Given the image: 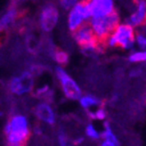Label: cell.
Returning a JSON list of instances; mask_svg holds the SVG:
<instances>
[{
    "label": "cell",
    "instance_id": "6",
    "mask_svg": "<svg viewBox=\"0 0 146 146\" xmlns=\"http://www.w3.org/2000/svg\"><path fill=\"white\" fill-rule=\"evenodd\" d=\"M35 87V76L29 70L12 76L7 84L8 91L15 96L32 94Z\"/></svg>",
    "mask_w": 146,
    "mask_h": 146
},
{
    "label": "cell",
    "instance_id": "21",
    "mask_svg": "<svg viewBox=\"0 0 146 146\" xmlns=\"http://www.w3.org/2000/svg\"><path fill=\"white\" fill-rule=\"evenodd\" d=\"M135 47H137V49L146 50V33L141 29L136 32L135 35Z\"/></svg>",
    "mask_w": 146,
    "mask_h": 146
},
{
    "label": "cell",
    "instance_id": "24",
    "mask_svg": "<svg viewBox=\"0 0 146 146\" xmlns=\"http://www.w3.org/2000/svg\"><path fill=\"white\" fill-rule=\"evenodd\" d=\"M86 141V137L84 135H77L73 140H71L72 145L75 146H81L83 145V143Z\"/></svg>",
    "mask_w": 146,
    "mask_h": 146
},
{
    "label": "cell",
    "instance_id": "3",
    "mask_svg": "<svg viewBox=\"0 0 146 146\" xmlns=\"http://www.w3.org/2000/svg\"><path fill=\"white\" fill-rule=\"evenodd\" d=\"M53 74L64 98L71 101H78L84 92L77 80H75L63 66H55Z\"/></svg>",
    "mask_w": 146,
    "mask_h": 146
},
{
    "label": "cell",
    "instance_id": "12",
    "mask_svg": "<svg viewBox=\"0 0 146 146\" xmlns=\"http://www.w3.org/2000/svg\"><path fill=\"white\" fill-rule=\"evenodd\" d=\"M20 11L17 6H9L0 15V33L11 28L19 19Z\"/></svg>",
    "mask_w": 146,
    "mask_h": 146
},
{
    "label": "cell",
    "instance_id": "14",
    "mask_svg": "<svg viewBox=\"0 0 146 146\" xmlns=\"http://www.w3.org/2000/svg\"><path fill=\"white\" fill-rule=\"evenodd\" d=\"M32 95L38 100H45L51 102L54 98V90L48 83H43L35 87Z\"/></svg>",
    "mask_w": 146,
    "mask_h": 146
},
{
    "label": "cell",
    "instance_id": "5",
    "mask_svg": "<svg viewBox=\"0 0 146 146\" xmlns=\"http://www.w3.org/2000/svg\"><path fill=\"white\" fill-rule=\"evenodd\" d=\"M60 20V9L54 2H47L40 7L37 15V24L44 34L54 31Z\"/></svg>",
    "mask_w": 146,
    "mask_h": 146
},
{
    "label": "cell",
    "instance_id": "10",
    "mask_svg": "<svg viewBox=\"0 0 146 146\" xmlns=\"http://www.w3.org/2000/svg\"><path fill=\"white\" fill-rule=\"evenodd\" d=\"M88 13L92 17H102L117 10L113 0H85Z\"/></svg>",
    "mask_w": 146,
    "mask_h": 146
},
{
    "label": "cell",
    "instance_id": "26",
    "mask_svg": "<svg viewBox=\"0 0 146 146\" xmlns=\"http://www.w3.org/2000/svg\"><path fill=\"white\" fill-rule=\"evenodd\" d=\"M98 146H113L112 144H110L108 141H105L103 139H100L98 141Z\"/></svg>",
    "mask_w": 146,
    "mask_h": 146
},
{
    "label": "cell",
    "instance_id": "13",
    "mask_svg": "<svg viewBox=\"0 0 146 146\" xmlns=\"http://www.w3.org/2000/svg\"><path fill=\"white\" fill-rule=\"evenodd\" d=\"M78 102L81 108L85 110L86 112L102 106L103 104L101 98L93 93H83V95L78 100Z\"/></svg>",
    "mask_w": 146,
    "mask_h": 146
},
{
    "label": "cell",
    "instance_id": "8",
    "mask_svg": "<svg viewBox=\"0 0 146 146\" xmlns=\"http://www.w3.org/2000/svg\"><path fill=\"white\" fill-rule=\"evenodd\" d=\"M89 20H90V15H89L87 8H86L85 1L78 0L77 3L66 12V28L71 33H73L77 29L82 27L83 25L88 24Z\"/></svg>",
    "mask_w": 146,
    "mask_h": 146
},
{
    "label": "cell",
    "instance_id": "22",
    "mask_svg": "<svg viewBox=\"0 0 146 146\" xmlns=\"http://www.w3.org/2000/svg\"><path fill=\"white\" fill-rule=\"evenodd\" d=\"M77 1L78 0H59L57 2V6H58L60 10L68 12L77 3Z\"/></svg>",
    "mask_w": 146,
    "mask_h": 146
},
{
    "label": "cell",
    "instance_id": "20",
    "mask_svg": "<svg viewBox=\"0 0 146 146\" xmlns=\"http://www.w3.org/2000/svg\"><path fill=\"white\" fill-rule=\"evenodd\" d=\"M56 142L58 146H70L71 145V139L68 136V132L63 128L58 129L56 133Z\"/></svg>",
    "mask_w": 146,
    "mask_h": 146
},
{
    "label": "cell",
    "instance_id": "23",
    "mask_svg": "<svg viewBox=\"0 0 146 146\" xmlns=\"http://www.w3.org/2000/svg\"><path fill=\"white\" fill-rule=\"evenodd\" d=\"M143 75V68H140V66H136L134 68L130 70V73H129V76L131 78L133 79H137V78H140L141 76Z\"/></svg>",
    "mask_w": 146,
    "mask_h": 146
},
{
    "label": "cell",
    "instance_id": "11",
    "mask_svg": "<svg viewBox=\"0 0 146 146\" xmlns=\"http://www.w3.org/2000/svg\"><path fill=\"white\" fill-rule=\"evenodd\" d=\"M125 23L132 28L141 29L146 25V0H137L134 2V9L126 17Z\"/></svg>",
    "mask_w": 146,
    "mask_h": 146
},
{
    "label": "cell",
    "instance_id": "7",
    "mask_svg": "<svg viewBox=\"0 0 146 146\" xmlns=\"http://www.w3.org/2000/svg\"><path fill=\"white\" fill-rule=\"evenodd\" d=\"M110 35L115 40L117 47L129 52L134 50L136 35V30L134 28L127 25L125 22H122L117 25Z\"/></svg>",
    "mask_w": 146,
    "mask_h": 146
},
{
    "label": "cell",
    "instance_id": "4",
    "mask_svg": "<svg viewBox=\"0 0 146 146\" xmlns=\"http://www.w3.org/2000/svg\"><path fill=\"white\" fill-rule=\"evenodd\" d=\"M119 23H122L121 15L117 10H115L105 17H92L89 20L88 25L90 26L96 39L99 42H103L113 32Z\"/></svg>",
    "mask_w": 146,
    "mask_h": 146
},
{
    "label": "cell",
    "instance_id": "1",
    "mask_svg": "<svg viewBox=\"0 0 146 146\" xmlns=\"http://www.w3.org/2000/svg\"><path fill=\"white\" fill-rule=\"evenodd\" d=\"M3 134L6 146H25L32 134L29 117L22 112L11 115L3 127Z\"/></svg>",
    "mask_w": 146,
    "mask_h": 146
},
{
    "label": "cell",
    "instance_id": "2",
    "mask_svg": "<svg viewBox=\"0 0 146 146\" xmlns=\"http://www.w3.org/2000/svg\"><path fill=\"white\" fill-rule=\"evenodd\" d=\"M72 37L75 43L81 48L82 52L86 55L99 54L104 48L102 42H99L93 34L90 26L88 24L83 25L72 33Z\"/></svg>",
    "mask_w": 146,
    "mask_h": 146
},
{
    "label": "cell",
    "instance_id": "16",
    "mask_svg": "<svg viewBox=\"0 0 146 146\" xmlns=\"http://www.w3.org/2000/svg\"><path fill=\"white\" fill-rule=\"evenodd\" d=\"M84 136L91 141H99L101 139V131L93 122H89L84 127Z\"/></svg>",
    "mask_w": 146,
    "mask_h": 146
},
{
    "label": "cell",
    "instance_id": "18",
    "mask_svg": "<svg viewBox=\"0 0 146 146\" xmlns=\"http://www.w3.org/2000/svg\"><path fill=\"white\" fill-rule=\"evenodd\" d=\"M128 60L130 63H133V64L146 62V50H141V49L132 50L128 54Z\"/></svg>",
    "mask_w": 146,
    "mask_h": 146
},
{
    "label": "cell",
    "instance_id": "15",
    "mask_svg": "<svg viewBox=\"0 0 146 146\" xmlns=\"http://www.w3.org/2000/svg\"><path fill=\"white\" fill-rule=\"evenodd\" d=\"M101 139H103L105 141H108L113 146H121V141H119V137L115 133L110 123L107 122V121L103 123L102 131H101Z\"/></svg>",
    "mask_w": 146,
    "mask_h": 146
},
{
    "label": "cell",
    "instance_id": "25",
    "mask_svg": "<svg viewBox=\"0 0 146 146\" xmlns=\"http://www.w3.org/2000/svg\"><path fill=\"white\" fill-rule=\"evenodd\" d=\"M33 133H34L36 136H41L42 133H43V130H42V127L37 125V126L33 127Z\"/></svg>",
    "mask_w": 146,
    "mask_h": 146
},
{
    "label": "cell",
    "instance_id": "9",
    "mask_svg": "<svg viewBox=\"0 0 146 146\" xmlns=\"http://www.w3.org/2000/svg\"><path fill=\"white\" fill-rule=\"evenodd\" d=\"M33 115L39 123L46 126H54L57 122V113L52 102L38 100L33 106Z\"/></svg>",
    "mask_w": 146,
    "mask_h": 146
},
{
    "label": "cell",
    "instance_id": "17",
    "mask_svg": "<svg viewBox=\"0 0 146 146\" xmlns=\"http://www.w3.org/2000/svg\"><path fill=\"white\" fill-rule=\"evenodd\" d=\"M51 57L54 62L56 63V66H63V68L70 61V54L66 50H63V49L60 48H54L51 53Z\"/></svg>",
    "mask_w": 146,
    "mask_h": 146
},
{
    "label": "cell",
    "instance_id": "19",
    "mask_svg": "<svg viewBox=\"0 0 146 146\" xmlns=\"http://www.w3.org/2000/svg\"><path fill=\"white\" fill-rule=\"evenodd\" d=\"M88 117L90 119V121H99V122H105L107 119V111L104 108V106H100L95 108V110H91V111L86 112Z\"/></svg>",
    "mask_w": 146,
    "mask_h": 146
},
{
    "label": "cell",
    "instance_id": "27",
    "mask_svg": "<svg viewBox=\"0 0 146 146\" xmlns=\"http://www.w3.org/2000/svg\"><path fill=\"white\" fill-rule=\"evenodd\" d=\"M70 146H75V145H72V144H71V145H70Z\"/></svg>",
    "mask_w": 146,
    "mask_h": 146
}]
</instances>
